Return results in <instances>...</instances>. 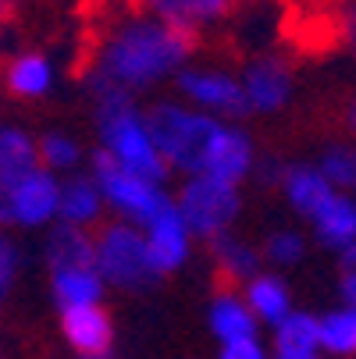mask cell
Listing matches in <instances>:
<instances>
[{
	"instance_id": "6da1fadb",
	"label": "cell",
	"mask_w": 356,
	"mask_h": 359,
	"mask_svg": "<svg viewBox=\"0 0 356 359\" xmlns=\"http://www.w3.org/2000/svg\"><path fill=\"white\" fill-rule=\"evenodd\" d=\"M199 39L157 15L136 8H118L104 18L93 36L82 82L96 93H146L175 79L192 65Z\"/></svg>"
},
{
	"instance_id": "7a4b0ae2",
	"label": "cell",
	"mask_w": 356,
	"mask_h": 359,
	"mask_svg": "<svg viewBox=\"0 0 356 359\" xmlns=\"http://www.w3.org/2000/svg\"><path fill=\"white\" fill-rule=\"evenodd\" d=\"M93 100H96L100 153H107L118 168H125L146 182L164 185L171 178V171L157 153V142L150 135L146 111L139 107V100L128 93H96Z\"/></svg>"
},
{
	"instance_id": "3957f363",
	"label": "cell",
	"mask_w": 356,
	"mask_h": 359,
	"mask_svg": "<svg viewBox=\"0 0 356 359\" xmlns=\"http://www.w3.org/2000/svg\"><path fill=\"white\" fill-rule=\"evenodd\" d=\"M146 125H150V135H154L157 153L168 164V171H175L182 178H196L207 171L211 146L225 121L192 111L182 100H157L146 111Z\"/></svg>"
},
{
	"instance_id": "277c9868",
	"label": "cell",
	"mask_w": 356,
	"mask_h": 359,
	"mask_svg": "<svg viewBox=\"0 0 356 359\" xmlns=\"http://www.w3.org/2000/svg\"><path fill=\"white\" fill-rule=\"evenodd\" d=\"M89 178L96 182L100 196H104V207L114 210V217L132 228H146L157 214H164L171 207V192L164 185L146 182V178L118 168L100 149H93V157H89Z\"/></svg>"
},
{
	"instance_id": "5b68a950",
	"label": "cell",
	"mask_w": 356,
	"mask_h": 359,
	"mask_svg": "<svg viewBox=\"0 0 356 359\" xmlns=\"http://www.w3.org/2000/svg\"><path fill=\"white\" fill-rule=\"evenodd\" d=\"M93 267L100 281L118 292H143L161 281L150 267L143 231L125 221H111L93 235Z\"/></svg>"
},
{
	"instance_id": "8992f818",
	"label": "cell",
	"mask_w": 356,
	"mask_h": 359,
	"mask_svg": "<svg viewBox=\"0 0 356 359\" xmlns=\"http://www.w3.org/2000/svg\"><path fill=\"white\" fill-rule=\"evenodd\" d=\"M171 203H175L178 217L185 221L189 235L203 238V242H211V238L232 231L239 214H242V192H239V185L211 178V175L185 178L178 185V192L171 196Z\"/></svg>"
},
{
	"instance_id": "52a82bcc",
	"label": "cell",
	"mask_w": 356,
	"mask_h": 359,
	"mask_svg": "<svg viewBox=\"0 0 356 359\" xmlns=\"http://www.w3.org/2000/svg\"><path fill=\"white\" fill-rule=\"evenodd\" d=\"M175 86L182 93V104H189L199 114H211L218 121H235L246 118V100L239 75L225 68H207V65H185L175 75Z\"/></svg>"
},
{
	"instance_id": "ba28073f",
	"label": "cell",
	"mask_w": 356,
	"mask_h": 359,
	"mask_svg": "<svg viewBox=\"0 0 356 359\" xmlns=\"http://www.w3.org/2000/svg\"><path fill=\"white\" fill-rule=\"evenodd\" d=\"M61 178L43 168L4 185V221L15 228H46L58 221Z\"/></svg>"
},
{
	"instance_id": "9c48e42d",
	"label": "cell",
	"mask_w": 356,
	"mask_h": 359,
	"mask_svg": "<svg viewBox=\"0 0 356 359\" xmlns=\"http://www.w3.org/2000/svg\"><path fill=\"white\" fill-rule=\"evenodd\" d=\"M239 86L246 100V114H275L292 100V68L282 57L261 54L242 68Z\"/></svg>"
},
{
	"instance_id": "30bf717a",
	"label": "cell",
	"mask_w": 356,
	"mask_h": 359,
	"mask_svg": "<svg viewBox=\"0 0 356 359\" xmlns=\"http://www.w3.org/2000/svg\"><path fill=\"white\" fill-rule=\"evenodd\" d=\"M143 231V242H146V256H150V267H154L157 278H168L175 271H182L189 264V252H192V235L185 228V221L178 217L175 203L157 214L154 221H150Z\"/></svg>"
},
{
	"instance_id": "8fae6325",
	"label": "cell",
	"mask_w": 356,
	"mask_h": 359,
	"mask_svg": "<svg viewBox=\"0 0 356 359\" xmlns=\"http://www.w3.org/2000/svg\"><path fill=\"white\" fill-rule=\"evenodd\" d=\"M61 334L79 352V359L114 352V324H111V313L100 302L61 310Z\"/></svg>"
},
{
	"instance_id": "7c38bea8",
	"label": "cell",
	"mask_w": 356,
	"mask_h": 359,
	"mask_svg": "<svg viewBox=\"0 0 356 359\" xmlns=\"http://www.w3.org/2000/svg\"><path fill=\"white\" fill-rule=\"evenodd\" d=\"M136 4L199 39V32L225 25L235 15L239 0H136Z\"/></svg>"
},
{
	"instance_id": "4fadbf2b",
	"label": "cell",
	"mask_w": 356,
	"mask_h": 359,
	"mask_svg": "<svg viewBox=\"0 0 356 359\" xmlns=\"http://www.w3.org/2000/svg\"><path fill=\"white\" fill-rule=\"evenodd\" d=\"M104 196H100L96 182L86 175H72L61 182V196H58V224L68 228H82L93 231L100 221H104Z\"/></svg>"
},
{
	"instance_id": "5bb4252c",
	"label": "cell",
	"mask_w": 356,
	"mask_h": 359,
	"mask_svg": "<svg viewBox=\"0 0 356 359\" xmlns=\"http://www.w3.org/2000/svg\"><path fill=\"white\" fill-rule=\"evenodd\" d=\"M207 245H211V264H214L218 278L225 281V288L246 285L261 274V264H264L261 249L246 238H239L235 231H225V235L211 238Z\"/></svg>"
},
{
	"instance_id": "9a60e30c",
	"label": "cell",
	"mask_w": 356,
	"mask_h": 359,
	"mask_svg": "<svg viewBox=\"0 0 356 359\" xmlns=\"http://www.w3.org/2000/svg\"><path fill=\"white\" fill-rule=\"evenodd\" d=\"M278 185H282V192L289 199V207L307 224L328 207V199L335 196V189L321 178V171L314 164H285Z\"/></svg>"
},
{
	"instance_id": "2e32d148",
	"label": "cell",
	"mask_w": 356,
	"mask_h": 359,
	"mask_svg": "<svg viewBox=\"0 0 356 359\" xmlns=\"http://www.w3.org/2000/svg\"><path fill=\"white\" fill-rule=\"evenodd\" d=\"M207 324H211V331H214V338L221 345L257 338V317L249 313V306L242 302V295H235V288H221L211 299Z\"/></svg>"
},
{
	"instance_id": "e0dca14e",
	"label": "cell",
	"mask_w": 356,
	"mask_h": 359,
	"mask_svg": "<svg viewBox=\"0 0 356 359\" xmlns=\"http://www.w3.org/2000/svg\"><path fill=\"white\" fill-rule=\"evenodd\" d=\"M4 86L18 100H43L54 89V65L39 50H22L4 68Z\"/></svg>"
},
{
	"instance_id": "ac0fdd59",
	"label": "cell",
	"mask_w": 356,
	"mask_h": 359,
	"mask_svg": "<svg viewBox=\"0 0 356 359\" xmlns=\"http://www.w3.org/2000/svg\"><path fill=\"white\" fill-rule=\"evenodd\" d=\"M242 302L249 306V313L257 317V324H282L292 313V295L289 285L278 274H257L253 281L242 285Z\"/></svg>"
},
{
	"instance_id": "d6986e66",
	"label": "cell",
	"mask_w": 356,
	"mask_h": 359,
	"mask_svg": "<svg viewBox=\"0 0 356 359\" xmlns=\"http://www.w3.org/2000/svg\"><path fill=\"white\" fill-rule=\"evenodd\" d=\"M43 260L50 271H68V267H93V231L54 224L43 245Z\"/></svg>"
},
{
	"instance_id": "ffe728a7",
	"label": "cell",
	"mask_w": 356,
	"mask_h": 359,
	"mask_svg": "<svg viewBox=\"0 0 356 359\" xmlns=\"http://www.w3.org/2000/svg\"><path fill=\"white\" fill-rule=\"evenodd\" d=\"M314 235L321 245H328L331 252L345 249L349 242H356V199L345 192H335L328 199V207L310 221Z\"/></svg>"
},
{
	"instance_id": "44dd1931",
	"label": "cell",
	"mask_w": 356,
	"mask_h": 359,
	"mask_svg": "<svg viewBox=\"0 0 356 359\" xmlns=\"http://www.w3.org/2000/svg\"><path fill=\"white\" fill-rule=\"evenodd\" d=\"M104 281L96 267H68V271H50V295H54L58 310L68 306H89L104 299Z\"/></svg>"
},
{
	"instance_id": "7402d4cb",
	"label": "cell",
	"mask_w": 356,
	"mask_h": 359,
	"mask_svg": "<svg viewBox=\"0 0 356 359\" xmlns=\"http://www.w3.org/2000/svg\"><path fill=\"white\" fill-rule=\"evenodd\" d=\"M36 168H39L36 139L18 125H0V182L11 185Z\"/></svg>"
},
{
	"instance_id": "603a6c76",
	"label": "cell",
	"mask_w": 356,
	"mask_h": 359,
	"mask_svg": "<svg viewBox=\"0 0 356 359\" xmlns=\"http://www.w3.org/2000/svg\"><path fill=\"white\" fill-rule=\"evenodd\" d=\"M317 348L331 355H356V310L338 306V310L317 317Z\"/></svg>"
},
{
	"instance_id": "cb8c5ba5",
	"label": "cell",
	"mask_w": 356,
	"mask_h": 359,
	"mask_svg": "<svg viewBox=\"0 0 356 359\" xmlns=\"http://www.w3.org/2000/svg\"><path fill=\"white\" fill-rule=\"evenodd\" d=\"M314 168L335 192H345V196L356 192V146L352 142H328Z\"/></svg>"
},
{
	"instance_id": "d4e9b609",
	"label": "cell",
	"mask_w": 356,
	"mask_h": 359,
	"mask_svg": "<svg viewBox=\"0 0 356 359\" xmlns=\"http://www.w3.org/2000/svg\"><path fill=\"white\" fill-rule=\"evenodd\" d=\"M36 149H39V168L43 171H50V175H79L82 146L68 132H46L43 139H36Z\"/></svg>"
},
{
	"instance_id": "484cf974",
	"label": "cell",
	"mask_w": 356,
	"mask_h": 359,
	"mask_svg": "<svg viewBox=\"0 0 356 359\" xmlns=\"http://www.w3.org/2000/svg\"><path fill=\"white\" fill-rule=\"evenodd\" d=\"M275 352H321L317 348V317L292 310L275 324Z\"/></svg>"
},
{
	"instance_id": "4316f807",
	"label": "cell",
	"mask_w": 356,
	"mask_h": 359,
	"mask_svg": "<svg viewBox=\"0 0 356 359\" xmlns=\"http://www.w3.org/2000/svg\"><path fill=\"white\" fill-rule=\"evenodd\" d=\"M307 256V238L292 228H278L268 235V242L261 245V260L275 264V267H296Z\"/></svg>"
},
{
	"instance_id": "83f0119b",
	"label": "cell",
	"mask_w": 356,
	"mask_h": 359,
	"mask_svg": "<svg viewBox=\"0 0 356 359\" xmlns=\"http://www.w3.org/2000/svg\"><path fill=\"white\" fill-rule=\"evenodd\" d=\"M18 271H22V256L15 249V242L0 231V302H4L18 281Z\"/></svg>"
},
{
	"instance_id": "f1b7e54d",
	"label": "cell",
	"mask_w": 356,
	"mask_h": 359,
	"mask_svg": "<svg viewBox=\"0 0 356 359\" xmlns=\"http://www.w3.org/2000/svg\"><path fill=\"white\" fill-rule=\"evenodd\" d=\"M218 359H268L261 338H246V341H232V345H221Z\"/></svg>"
},
{
	"instance_id": "f546056e",
	"label": "cell",
	"mask_w": 356,
	"mask_h": 359,
	"mask_svg": "<svg viewBox=\"0 0 356 359\" xmlns=\"http://www.w3.org/2000/svg\"><path fill=\"white\" fill-rule=\"evenodd\" d=\"M338 39L356 54V8H342L338 11Z\"/></svg>"
},
{
	"instance_id": "4dcf8cb0",
	"label": "cell",
	"mask_w": 356,
	"mask_h": 359,
	"mask_svg": "<svg viewBox=\"0 0 356 359\" xmlns=\"http://www.w3.org/2000/svg\"><path fill=\"white\" fill-rule=\"evenodd\" d=\"M338 292H342V306L356 310V271H345L342 281H338Z\"/></svg>"
},
{
	"instance_id": "1f68e13d",
	"label": "cell",
	"mask_w": 356,
	"mask_h": 359,
	"mask_svg": "<svg viewBox=\"0 0 356 359\" xmlns=\"http://www.w3.org/2000/svg\"><path fill=\"white\" fill-rule=\"evenodd\" d=\"M342 125H345V132L349 135H356V93L345 100V111H342Z\"/></svg>"
},
{
	"instance_id": "d6a6232c",
	"label": "cell",
	"mask_w": 356,
	"mask_h": 359,
	"mask_svg": "<svg viewBox=\"0 0 356 359\" xmlns=\"http://www.w3.org/2000/svg\"><path fill=\"white\" fill-rule=\"evenodd\" d=\"M335 256H338L342 271H356V242H349V245H345V249H338Z\"/></svg>"
},
{
	"instance_id": "836d02e7",
	"label": "cell",
	"mask_w": 356,
	"mask_h": 359,
	"mask_svg": "<svg viewBox=\"0 0 356 359\" xmlns=\"http://www.w3.org/2000/svg\"><path fill=\"white\" fill-rule=\"evenodd\" d=\"M271 359H321L317 352H275Z\"/></svg>"
},
{
	"instance_id": "e575fe53",
	"label": "cell",
	"mask_w": 356,
	"mask_h": 359,
	"mask_svg": "<svg viewBox=\"0 0 356 359\" xmlns=\"http://www.w3.org/2000/svg\"><path fill=\"white\" fill-rule=\"evenodd\" d=\"M0 224H8L4 221V182H0Z\"/></svg>"
},
{
	"instance_id": "d590c367",
	"label": "cell",
	"mask_w": 356,
	"mask_h": 359,
	"mask_svg": "<svg viewBox=\"0 0 356 359\" xmlns=\"http://www.w3.org/2000/svg\"><path fill=\"white\" fill-rule=\"evenodd\" d=\"M15 4H18V0H0V8H4V11H8V8H15Z\"/></svg>"
},
{
	"instance_id": "8d00e7d4",
	"label": "cell",
	"mask_w": 356,
	"mask_h": 359,
	"mask_svg": "<svg viewBox=\"0 0 356 359\" xmlns=\"http://www.w3.org/2000/svg\"><path fill=\"white\" fill-rule=\"evenodd\" d=\"M89 359H114V352H107V355H89Z\"/></svg>"
},
{
	"instance_id": "74e56055",
	"label": "cell",
	"mask_w": 356,
	"mask_h": 359,
	"mask_svg": "<svg viewBox=\"0 0 356 359\" xmlns=\"http://www.w3.org/2000/svg\"><path fill=\"white\" fill-rule=\"evenodd\" d=\"M0 22H4V8H0Z\"/></svg>"
},
{
	"instance_id": "f35d334b",
	"label": "cell",
	"mask_w": 356,
	"mask_h": 359,
	"mask_svg": "<svg viewBox=\"0 0 356 359\" xmlns=\"http://www.w3.org/2000/svg\"><path fill=\"white\" fill-rule=\"evenodd\" d=\"M264 4H275V0H264Z\"/></svg>"
},
{
	"instance_id": "ab89813d",
	"label": "cell",
	"mask_w": 356,
	"mask_h": 359,
	"mask_svg": "<svg viewBox=\"0 0 356 359\" xmlns=\"http://www.w3.org/2000/svg\"><path fill=\"white\" fill-rule=\"evenodd\" d=\"M0 359H4V352H0Z\"/></svg>"
}]
</instances>
